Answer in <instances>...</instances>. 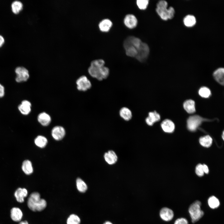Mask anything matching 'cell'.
I'll list each match as a JSON object with an SVG mask.
<instances>
[{
	"instance_id": "obj_1",
	"label": "cell",
	"mask_w": 224,
	"mask_h": 224,
	"mask_svg": "<svg viewBox=\"0 0 224 224\" xmlns=\"http://www.w3.org/2000/svg\"><path fill=\"white\" fill-rule=\"evenodd\" d=\"M105 64V62L102 59L92 61L88 69L89 74L91 77L99 81L107 78L109 75L110 70L104 66Z\"/></svg>"
},
{
	"instance_id": "obj_2",
	"label": "cell",
	"mask_w": 224,
	"mask_h": 224,
	"mask_svg": "<svg viewBox=\"0 0 224 224\" xmlns=\"http://www.w3.org/2000/svg\"><path fill=\"white\" fill-rule=\"evenodd\" d=\"M28 208L33 212H41L46 207V200L41 198L40 194L37 192L32 193L29 195L27 201Z\"/></svg>"
},
{
	"instance_id": "obj_3",
	"label": "cell",
	"mask_w": 224,
	"mask_h": 224,
	"mask_svg": "<svg viewBox=\"0 0 224 224\" xmlns=\"http://www.w3.org/2000/svg\"><path fill=\"white\" fill-rule=\"evenodd\" d=\"M201 202L198 200H196L189 207V212L193 223H195L198 221L204 214L203 211L201 210Z\"/></svg>"
},
{
	"instance_id": "obj_4",
	"label": "cell",
	"mask_w": 224,
	"mask_h": 224,
	"mask_svg": "<svg viewBox=\"0 0 224 224\" xmlns=\"http://www.w3.org/2000/svg\"><path fill=\"white\" fill-rule=\"evenodd\" d=\"M208 119L203 118L198 115H194L190 116L187 120V126L189 130L191 131H195L202 123Z\"/></svg>"
},
{
	"instance_id": "obj_5",
	"label": "cell",
	"mask_w": 224,
	"mask_h": 224,
	"mask_svg": "<svg viewBox=\"0 0 224 224\" xmlns=\"http://www.w3.org/2000/svg\"><path fill=\"white\" fill-rule=\"evenodd\" d=\"M137 50V54L135 58L140 62H144L149 54L150 50L148 46L146 43L142 42Z\"/></svg>"
},
{
	"instance_id": "obj_6",
	"label": "cell",
	"mask_w": 224,
	"mask_h": 224,
	"mask_svg": "<svg viewBox=\"0 0 224 224\" xmlns=\"http://www.w3.org/2000/svg\"><path fill=\"white\" fill-rule=\"evenodd\" d=\"M15 72L16 75L15 79L17 82L26 81L29 77V71L24 67L22 66L17 67L15 69Z\"/></svg>"
},
{
	"instance_id": "obj_7",
	"label": "cell",
	"mask_w": 224,
	"mask_h": 224,
	"mask_svg": "<svg viewBox=\"0 0 224 224\" xmlns=\"http://www.w3.org/2000/svg\"><path fill=\"white\" fill-rule=\"evenodd\" d=\"M77 88L79 91H85L91 87L90 81L85 76L83 75L79 77L76 81Z\"/></svg>"
},
{
	"instance_id": "obj_8",
	"label": "cell",
	"mask_w": 224,
	"mask_h": 224,
	"mask_svg": "<svg viewBox=\"0 0 224 224\" xmlns=\"http://www.w3.org/2000/svg\"><path fill=\"white\" fill-rule=\"evenodd\" d=\"M142 42L141 40L138 37L129 36L124 40V46L125 49L130 46H133L137 49Z\"/></svg>"
},
{
	"instance_id": "obj_9",
	"label": "cell",
	"mask_w": 224,
	"mask_h": 224,
	"mask_svg": "<svg viewBox=\"0 0 224 224\" xmlns=\"http://www.w3.org/2000/svg\"><path fill=\"white\" fill-rule=\"evenodd\" d=\"M65 134V130L61 126H57L54 127L51 131V135L55 140L58 141L62 139Z\"/></svg>"
},
{
	"instance_id": "obj_10",
	"label": "cell",
	"mask_w": 224,
	"mask_h": 224,
	"mask_svg": "<svg viewBox=\"0 0 224 224\" xmlns=\"http://www.w3.org/2000/svg\"><path fill=\"white\" fill-rule=\"evenodd\" d=\"M104 158L105 162L110 165L114 164L118 159L116 153L112 150H109L105 152L104 154Z\"/></svg>"
},
{
	"instance_id": "obj_11",
	"label": "cell",
	"mask_w": 224,
	"mask_h": 224,
	"mask_svg": "<svg viewBox=\"0 0 224 224\" xmlns=\"http://www.w3.org/2000/svg\"><path fill=\"white\" fill-rule=\"evenodd\" d=\"M160 119L159 114L156 111H154L149 112L148 116L145 119V121L147 125L152 126L155 123L159 121Z\"/></svg>"
},
{
	"instance_id": "obj_12",
	"label": "cell",
	"mask_w": 224,
	"mask_h": 224,
	"mask_svg": "<svg viewBox=\"0 0 224 224\" xmlns=\"http://www.w3.org/2000/svg\"><path fill=\"white\" fill-rule=\"evenodd\" d=\"M124 22L125 26L129 29L135 28L138 24V20L136 17L132 14L127 15L124 18Z\"/></svg>"
},
{
	"instance_id": "obj_13",
	"label": "cell",
	"mask_w": 224,
	"mask_h": 224,
	"mask_svg": "<svg viewBox=\"0 0 224 224\" xmlns=\"http://www.w3.org/2000/svg\"><path fill=\"white\" fill-rule=\"evenodd\" d=\"M160 216L163 220L168 222L171 221L173 219L174 213L171 209L167 207H164L160 210Z\"/></svg>"
},
{
	"instance_id": "obj_14",
	"label": "cell",
	"mask_w": 224,
	"mask_h": 224,
	"mask_svg": "<svg viewBox=\"0 0 224 224\" xmlns=\"http://www.w3.org/2000/svg\"><path fill=\"white\" fill-rule=\"evenodd\" d=\"M28 194V191L26 188H19L15 192L14 196L17 202L22 203L24 201V198L27 196Z\"/></svg>"
},
{
	"instance_id": "obj_15",
	"label": "cell",
	"mask_w": 224,
	"mask_h": 224,
	"mask_svg": "<svg viewBox=\"0 0 224 224\" xmlns=\"http://www.w3.org/2000/svg\"><path fill=\"white\" fill-rule=\"evenodd\" d=\"M23 216L22 212L18 207L12 208L10 210V217L12 220L15 222H20Z\"/></svg>"
},
{
	"instance_id": "obj_16",
	"label": "cell",
	"mask_w": 224,
	"mask_h": 224,
	"mask_svg": "<svg viewBox=\"0 0 224 224\" xmlns=\"http://www.w3.org/2000/svg\"><path fill=\"white\" fill-rule=\"evenodd\" d=\"M31 106V104L30 101L24 100L19 105L18 109L22 114L26 115L28 114L30 112Z\"/></svg>"
},
{
	"instance_id": "obj_17",
	"label": "cell",
	"mask_w": 224,
	"mask_h": 224,
	"mask_svg": "<svg viewBox=\"0 0 224 224\" xmlns=\"http://www.w3.org/2000/svg\"><path fill=\"white\" fill-rule=\"evenodd\" d=\"M37 120L42 126H46L51 122V118L50 115L45 112L40 113L38 116Z\"/></svg>"
},
{
	"instance_id": "obj_18",
	"label": "cell",
	"mask_w": 224,
	"mask_h": 224,
	"mask_svg": "<svg viewBox=\"0 0 224 224\" xmlns=\"http://www.w3.org/2000/svg\"><path fill=\"white\" fill-rule=\"evenodd\" d=\"M161 127L164 132L168 133L173 132L175 128L174 123L168 119L163 120L161 124Z\"/></svg>"
},
{
	"instance_id": "obj_19",
	"label": "cell",
	"mask_w": 224,
	"mask_h": 224,
	"mask_svg": "<svg viewBox=\"0 0 224 224\" xmlns=\"http://www.w3.org/2000/svg\"><path fill=\"white\" fill-rule=\"evenodd\" d=\"M112 25V22L110 19H105L99 22L98 26L100 30L102 32H107L110 30Z\"/></svg>"
},
{
	"instance_id": "obj_20",
	"label": "cell",
	"mask_w": 224,
	"mask_h": 224,
	"mask_svg": "<svg viewBox=\"0 0 224 224\" xmlns=\"http://www.w3.org/2000/svg\"><path fill=\"white\" fill-rule=\"evenodd\" d=\"M213 76L215 79L220 84L223 85L224 83V69L219 68L215 70Z\"/></svg>"
},
{
	"instance_id": "obj_21",
	"label": "cell",
	"mask_w": 224,
	"mask_h": 224,
	"mask_svg": "<svg viewBox=\"0 0 224 224\" xmlns=\"http://www.w3.org/2000/svg\"><path fill=\"white\" fill-rule=\"evenodd\" d=\"M120 117L126 121H128L132 118V114L131 110L126 107L122 108L119 111Z\"/></svg>"
},
{
	"instance_id": "obj_22",
	"label": "cell",
	"mask_w": 224,
	"mask_h": 224,
	"mask_svg": "<svg viewBox=\"0 0 224 224\" xmlns=\"http://www.w3.org/2000/svg\"><path fill=\"white\" fill-rule=\"evenodd\" d=\"M21 168L24 173L27 175H30L33 171L32 163L28 160H26L23 162Z\"/></svg>"
},
{
	"instance_id": "obj_23",
	"label": "cell",
	"mask_w": 224,
	"mask_h": 224,
	"mask_svg": "<svg viewBox=\"0 0 224 224\" xmlns=\"http://www.w3.org/2000/svg\"><path fill=\"white\" fill-rule=\"evenodd\" d=\"M23 5L20 1L15 0L11 4L12 12L15 15L19 14L23 10Z\"/></svg>"
},
{
	"instance_id": "obj_24",
	"label": "cell",
	"mask_w": 224,
	"mask_h": 224,
	"mask_svg": "<svg viewBox=\"0 0 224 224\" xmlns=\"http://www.w3.org/2000/svg\"><path fill=\"white\" fill-rule=\"evenodd\" d=\"M183 107L186 111L189 113L192 114L195 111V102L192 100L185 101L183 104Z\"/></svg>"
},
{
	"instance_id": "obj_25",
	"label": "cell",
	"mask_w": 224,
	"mask_h": 224,
	"mask_svg": "<svg viewBox=\"0 0 224 224\" xmlns=\"http://www.w3.org/2000/svg\"><path fill=\"white\" fill-rule=\"evenodd\" d=\"M34 142L36 146L40 148H43L46 145L48 140L45 137L42 135H39L35 139Z\"/></svg>"
},
{
	"instance_id": "obj_26",
	"label": "cell",
	"mask_w": 224,
	"mask_h": 224,
	"mask_svg": "<svg viewBox=\"0 0 224 224\" xmlns=\"http://www.w3.org/2000/svg\"><path fill=\"white\" fill-rule=\"evenodd\" d=\"M76 185L77 190L82 193H85L88 187L85 182L80 178H77L76 180Z\"/></svg>"
},
{
	"instance_id": "obj_27",
	"label": "cell",
	"mask_w": 224,
	"mask_h": 224,
	"mask_svg": "<svg viewBox=\"0 0 224 224\" xmlns=\"http://www.w3.org/2000/svg\"><path fill=\"white\" fill-rule=\"evenodd\" d=\"M196 21V19L195 16L191 15H188L186 16L183 20L184 25L189 27H192L194 26Z\"/></svg>"
},
{
	"instance_id": "obj_28",
	"label": "cell",
	"mask_w": 224,
	"mask_h": 224,
	"mask_svg": "<svg viewBox=\"0 0 224 224\" xmlns=\"http://www.w3.org/2000/svg\"><path fill=\"white\" fill-rule=\"evenodd\" d=\"M208 202L209 207L213 209L217 208L220 204L219 199L214 196L210 197L208 199Z\"/></svg>"
},
{
	"instance_id": "obj_29",
	"label": "cell",
	"mask_w": 224,
	"mask_h": 224,
	"mask_svg": "<svg viewBox=\"0 0 224 224\" xmlns=\"http://www.w3.org/2000/svg\"><path fill=\"white\" fill-rule=\"evenodd\" d=\"M199 142L203 146L209 147L211 146L212 144V139L210 136L206 135L200 138Z\"/></svg>"
},
{
	"instance_id": "obj_30",
	"label": "cell",
	"mask_w": 224,
	"mask_h": 224,
	"mask_svg": "<svg viewBox=\"0 0 224 224\" xmlns=\"http://www.w3.org/2000/svg\"><path fill=\"white\" fill-rule=\"evenodd\" d=\"M81 219L79 217L74 214L70 215L67 219V224H80Z\"/></svg>"
},
{
	"instance_id": "obj_31",
	"label": "cell",
	"mask_w": 224,
	"mask_h": 224,
	"mask_svg": "<svg viewBox=\"0 0 224 224\" xmlns=\"http://www.w3.org/2000/svg\"><path fill=\"white\" fill-rule=\"evenodd\" d=\"M156 11L158 14L162 19L166 20L169 19L168 9L167 8H160L156 7Z\"/></svg>"
},
{
	"instance_id": "obj_32",
	"label": "cell",
	"mask_w": 224,
	"mask_h": 224,
	"mask_svg": "<svg viewBox=\"0 0 224 224\" xmlns=\"http://www.w3.org/2000/svg\"><path fill=\"white\" fill-rule=\"evenodd\" d=\"M198 93L201 97L205 98L209 97L211 95L209 89L206 87H201L199 90Z\"/></svg>"
},
{
	"instance_id": "obj_33",
	"label": "cell",
	"mask_w": 224,
	"mask_h": 224,
	"mask_svg": "<svg viewBox=\"0 0 224 224\" xmlns=\"http://www.w3.org/2000/svg\"><path fill=\"white\" fill-rule=\"evenodd\" d=\"M126 55L129 57H135L137 53V49L133 46H130L125 49Z\"/></svg>"
},
{
	"instance_id": "obj_34",
	"label": "cell",
	"mask_w": 224,
	"mask_h": 224,
	"mask_svg": "<svg viewBox=\"0 0 224 224\" xmlns=\"http://www.w3.org/2000/svg\"><path fill=\"white\" fill-rule=\"evenodd\" d=\"M149 4L148 0H138L136 4L138 7L141 10H144L147 8Z\"/></svg>"
},
{
	"instance_id": "obj_35",
	"label": "cell",
	"mask_w": 224,
	"mask_h": 224,
	"mask_svg": "<svg viewBox=\"0 0 224 224\" xmlns=\"http://www.w3.org/2000/svg\"><path fill=\"white\" fill-rule=\"evenodd\" d=\"M195 172L196 174L198 176H202L204 175L203 165L201 164H198L196 166Z\"/></svg>"
},
{
	"instance_id": "obj_36",
	"label": "cell",
	"mask_w": 224,
	"mask_h": 224,
	"mask_svg": "<svg viewBox=\"0 0 224 224\" xmlns=\"http://www.w3.org/2000/svg\"><path fill=\"white\" fill-rule=\"evenodd\" d=\"M168 3L165 0H161L157 4V8H167Z\"/></svg>"
},
{
	"instance_id": "obj_37",
	"label": "cell",
	"mask_w": 224,
	"mask_h": 224,
	"mask_svg": "<svg viewBox=\"0 0 224 224\" xmlns=\"http://www.w3.org/2000/svg\"><path fill=\"white\" fill-rule=\"evenodd\" d=\"M174 224H188L187 220L184 218H179L175 221Z\"/></svg>"
},
{
	"instance_id": "obj_38",
	"label": "cell",
	"mask_w": 224,
	"mask_h": 224,
	"mask_svg": "<svg viewBox=\"0 0 224 224\" xmlns=\"http://www.w3.org/2000/svg\"><path fill=\"white\" fill-rule=\"evenodd\" d=\"M168 18L171 19L174 16L175 11L174 8L172 7H170L168 9Z\"/></svg>"
},
{
	"instance_id": "obj_39",
	"label": "cell",
	"mask_w": 224,
	"mask_h": 224,
	"mask_svg": "<svg viewBox=\"0 0 224 224\" xmlns=\"http://www.w3.org/2000/svg\"><path fill=\"white\" fill-rule=\"evenodd\" d=\"M5 94L4 87L0 83V98L3 97Z\"/></svg>"
},
{
	"instance_id": "obj_40",
	"label": "cell",
	"mask_w": 224,
	"mask_h": 224,
	"mask_svg": "<svg viewBox=\"0 0 224 224\" xmlns=\"http://www.w3.org/2000/svg\"><path fill=\"white\" fill-rule=\"evenodd\" d=\"M5 39L3 37L0 35V48L2 47L5 43Z\"/></svg>"
},
{
	"instance_id": "obj_41",
	"label": "cell",
	"mask_w": 224,
	"mask_h": 224,
	"mask_svg": "<svg viewBox=\"0 0 224 224\" xmlns=\"http://www.w3.org/2000/svg\"><path fill=\"white\" fill-rule=\"evenodd\" d=\"M203 168L204 173L208 174V173L209 170L207 166L205 164L203 165Z\"/></svg>"
},
{
	"instance_id": "obj_42",
	"label": "cell",
	"mask_w": 224,
	"mask_h": 224,
	"mask_svg": "<svg viewBox=\"0 0 224 224\" xmlns=\"http://www.w3.org/2000/svg\"><path fill=\"white\" fill-rule=\"evenodd\" d=\"M18 224H29L28 221L26 220L20 221Z\"/></svg>"
},
{
	"instance_id": "obj_43",
	"label": "cell",
	"mask_w": 224,
	"mask_h": 224,
	"mask_svg": "<svg viewBox=\"0 0 224 224\" xmlns=\"http://www.w3.org/2000/svg\"><path fill=\"white\" fill-rule=\"evenodd\" d=\"M104 224H113L110 222H106Z\"/></svg>"
},
{
	"instance_id": "obj_44",
	"label": "cell",
	"mask_w": 224,
	"mask_h": 224,
	"mask_svg": "<svg viewBox=\"0 0 224 224\" xmlns=\"http://www.w3.org/2000/svg\"><path fill=\"white\" fill-rule=\"evenodd\" d=\"M224 132H223V133H222V138H223V139H224Z\"/></svg>"
}]
</instances>
